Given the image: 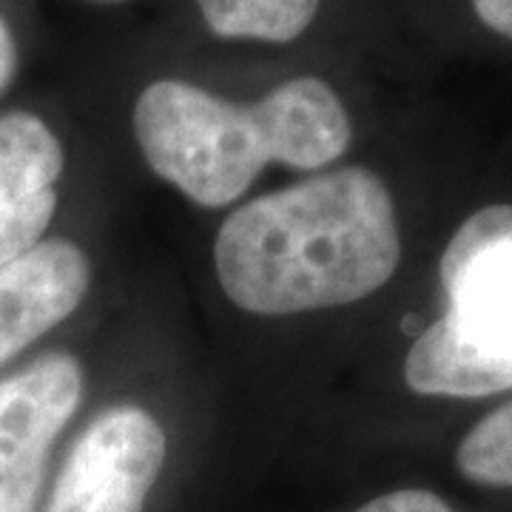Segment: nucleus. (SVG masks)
Listing matches in <instances>:
<instances>
[{"mask_svg":"<svg viewBox=\"0 0 512 512\" xmlns=\"http://www.w3.org/2000/svg\"><path fill=\"white\" fill-rule=\"evenodd\" d=\"M83 399L72 353H46L0 382V512H35L46 458Z\"/></svg>","mask_w":512,"mask_h":512,"instance_id":"obj_5","label":"nucleus"},{"mask_svg":"<svg viewBox=\"0 0 512 512\" xmlns=\"http://www.w3.org/2000/svg\"><path fill=\"white\" fill-rule=\"evenodd\" d=\"M399 259L393 197L362 165L242 205L214 242L222 291L262 316L359 302L396 274Z\"/></svg>","mask_w":512,"mask_h":512,"instance_id":"obj_1","label":"nucleus"},{"mask_svg":"<svg viewBox=\"0 0 512 512\" xmlns=\"http://www.w3.org/2000/svg\"><path fill=\"white\" fill-rule=\"evenodd\" d=\"M439 276L450 308L407 350V387L453 399L512 390V205L461 222Z\"/></svg>","mask_w":512,"mask_h":512,"instance_id":"obj_3","label":"nucleus"},{"mask_svg":"<svg viewBox=\"0 0 512 512\" xmlns=\"http://www.w3.org/2000/svg\"><path fill=\"white\" fill-rule=\"evenodd\" d=\"M165 464V433L143 407H111L83 430L43 512H146Z\"/></svg>","mask_w":512,"mask_h":512,"instance_id":"obj_4","label":"nucleus"},{"mask_svg":"<svg viewBox=\"0 0 512 512\" xmlns=\"http://www.w3.org/2000/svg\"><path fill=\"white\" fill-rule=\"evenodd\" d=\"M18 69V49H15V37L9 32L6 20L0 18V92L12 83Z\"/></svg>","mask_w":512,"mask_h":512,"instance_id":"obj_12","label":"nucleus"},{"mask_svg":"<svg viewBox=\"0 0 512 512\" xmlns=\"http://www.w3.org/2000/svg\"><path fill=\"white\" fill-rule=\"evenodd\" d=\"M456 467L484 487H512V402L484 416L461 439Z\"/></svg>","mask_w":512,"mask_h":512,"instance_id":"obj_9","label":"nucleus"},{"mask_svg":"<svg viewBox=\"0 0 512 512\" xmlns=\"http://www.w3.org/2000/svg\"><path fill=\"white\" fill-rule=\"evenodd\" d=\"M484 26L504 37H512V0H473Z\"/></svg>","mask_w":512,"mask_h":512,"instance_id":"obj_11","label":"nucleus"},{"mask_svg":"<svg viewBox=\"0 0 512 512\" xmlns=\"http://www.w3.org/2000/svg\"><path fill=\"white\" fill-rule=\"evenodd\" d=\"M92 265L69 239H46L0 268V367L72 316Z\"/></svg>","mask_w":512,"mask_h":512,"instance_id":"obj_7","label":"nucleus"},{"mask_svg":"<svg viewBox=\"0 0 512 512\" xmlns=\"http://www.w3.org/2000/svg\"><path fill=\"white\" fill-rule=\"evenodd\" d=\"M197 6L214 35L288 43L311 26L319 0H197Z\"/></svg>","mask_w":512,"mask_h":512,"instance_id":"obj_8","label":"nucleus"},{"mask_svg":"<svg viewBox=\"0 0 512 512\" xmlns=\"http://www.w3.org/2000/svg\"><path fill=\"white\" fill-rule=\"evenodd\" d=\"M356 512H456L441 495L421 490V487H404L384 493L373 501L362 504Z\"/></svg>","mask_w":512,"mask_h":512,"instance_id":"obj_10","label":"nucleus"},{"mask_svg":"<svg viewBox=\"0 0 512 512\" xmlns=\"http://www.w3.org/2000/svg\"><path fill=\"white\" fill-rule=\"evenodd\" d=\"M134 134L157 177L188 200L220 208L242 197L268 163L322 168L350 146L342 100L319 77H296L239 106L180 80L151 83L134 106Z\"/></svg>","mask_w":512,"mask_h":512,"instance_id":"obj_2","label":"nucleus"},{"mask_svg":"<svg viewBox=\"0 0 512 512\" xmlns=\"http://www.w3.org/2000/svg\"><path fill=\"white\" fill-rule=\"evenodd\" d=\"M63 146L35 114L0 117V268L43 242L55 217Z\"/></svg>","mask_w":512,"mask_h":512,"instance_id":"obj_6","label":"nucleus"}]
</instances>
